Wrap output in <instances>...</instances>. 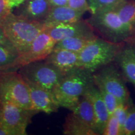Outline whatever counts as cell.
Returning <instances> with one entry per match:
<instances>
[{
  "mask_svg": "<svg viewBox=\"0 0 135 135\" xmlns=\"http://www.w3.org/2000/svg\"><path fill=\"white\" fill-rule=\"evenodd\" d=\"M94 84L93 73L77 66L64 74L52 94L60 107L70 110Z\"/></svg>",
  "mask_w": 135,
  "mask_h": 135,
  "instance_id": "obj_1",
  "label": "cell"
},
{
  "mask_svg": "<svg viewBox=\"0 0 135 135\" xmlns=\"http://www.w3.org/2000/svg\"><path fill=\"white\" fill-rule=\"evenodd\" d=\"M0 27L19 53L26 50L36 37L45 29L43 23L31 21L12 12L0 23Z\"/></svg>",
  "mask_w": 135,
  "mask_h": 135,
  "instance_id": "obj_2",
  "label": "cell"
},
{
  "mask_svg": "<svg viewBox=\"0 0 135 135\" xmlns=\"http://www.w3.org/2000/svg\"><path fill=\"white\" fill-rule=\"evenodd\" d=\"M104 40L121 43L131 36L133 30L124 24L114 8H104L92 13L86 21Z\"/></svg>",
  "mask_w": 135,
  "mask_h": 135,
  "instance_id": "obj_3",
  "label": "cell"
},
{
  "mask_svg": "<svg viewBox=\"0 0 135 135\" xmlns=\"http://www.w3.org/2000/svg\"><path fill=\"white\" fill-rule=\"evenodd\" d=\"M121 48L120 43L96 37L78 53V66L94 73L115 60Z\"/></svg>",
  "mask_w": 135,
  "mask_h": 135,
  "instance_id": "obj_4",
  "label": "cell"
},
{
  "mask_svg": "<svg viewBox=\"0 0 135 135\" xmlns=\"http://www.w3.org/2000/svg\"><path fill=\"white\" fill-rule=\"evenodd\" d=\"M0 102H9L33 109L28 86L18 72L0 71Z\"/></svg>",
  "mask_w": 135,
  "mask_h": 135,
  "instance_id": "obj_5",
  "label": "cell"
},
{
  "mask_svg": "<svg viewBox=\"0 0 135 135\" xmlns=\"http://www.w3.org/2000/svg\"><path fill=\"white\" fill-rule=\"evenodd\" d=\"M18 73L24 80L38 84L51 93L65 74L44 60L21 66Z\"/></svg>",
  "mask_w": 135,
  "mask_h": 135,
  "instance_id": "obj_6",
  "label": "cell"
},
{
  "mask_svg": "<svg viewBox=\"0 0 135 135\" xmlns=\"http://www.w3.org/2000/svg\"><path fill=\"white\" fill-rule=\"evenodd\" d=\"M38 111L20 107L9 102H0V124L10 135L26 134V128Z\"/></svg>",
  "mask_w": 135,
  "mask_h": 135,
  "instance_id": "obj_7",
  "label": "cell"
},
{
  "mask_svg": "<svg viewBox=\"0 0 135 135\" xmlns=\"http://www.w3.org/2000/svg\"><path fill=\"white\" fill-rule=\"evenodd\" d=\"M94 84L104 88L114 95L119 103H130L129 93L117 69L113 65H106L94 75Z\"/></svg>",
  "mask_w": 135,
  "mask_h": 135,
  "instance_id": "obj_8",
  "label": "cell"
},
{
  "mask_svg": "<svg viewBox=\"0 0 135 135\" xmlns=\"http://www.w3.org/2000/svg\"><path fill=\"white\" fill-rule=\"evenodd\" d=\"M56 42L46 30H44L36 37L24 51L19 53L14 68H20L31 62L43 60L53 50Z\"/></svg>",
  "mask_w": 135,
  "mask_h": 135,
  "instance_id": "obj_9",
  "label": "cell"
},
{
  "mask_svg": "<svg viewBox=\"0 0 135 135\" xmlns=\"http://www.w3.org/2000/svg\"><path fill=\"white\" fill-rule=\"evenodd\" d=\"M45 30L55 42L71 37L94 35L92 27L86 21L81 20L73 23L45 27Z\"/></svg>",
  "mask_w": 135,
  "mask_h": 135,
  "instance_id": "obj_10",
  "label": "cell"
},
{
  "mask_svg": "<svg viewBox=\"0 0 135 135\" xmlns=\"http://www.w3.org/2000/svg\"><path fill=\"white\" fill-rule=\"evenodd\" d=\"M29 89L30 99L33 108L38 112L51 114L57 112L60 106L56 101L53 94L43 88L28 81L24 80Z\"/></svg>",
  "mask_w": 135,
  "mask_h": 135,
  "instance_id": "obj_11",
  "label": "cell"
},
{
  "mask_svg": "<svg viewBox=\"0 0 135 135\" xmlns=\"http://www.w3.org/2000/svg\"><path fill=\"white\" fill-rule=\"evenodd\" d=\"M83 96L86 97L91 103L95 116V133L97 134H103L109 114L104 104L102 97L95 84L92 85L86 91Z\"/></svg>",
  "mask_w": 135,
  "mask_h": 135,
  "instance_id": "obj_12",
  "label": "cell"
},
{
  "mask_svg": "<svg viewBox=\"0 0 135 135\" xmlns=\"http://www.w3.org/2000/svg\"><path fill=\"white\" fill-rule=\"evenodd\" d=\"M51 7L48 0H27L16 8L15 14L43 23Z\"/></svg>",
  "mask_w": 135,
  "mask_h": 135,
  "instance_id": "obj_13",
  "label": "cell"
},
{
  "mask_svg": "<svg viewBox=\"0 0 135 135\" xmlns=\"http://www.w3.org/2000/svg\"><path fill=\"white\" fill-rule=\"evenodd\" d=\"M84 13L72 9L68 6H52L43 22L45 27L70 23L81 20Z\"/></svg>",
  "mask_w": 135,
  "mask_h": 135,
  "instance_id": "obj_14",
  "label": "cell"
},
{
  "mask_svg": "<svg viewBox=\"0 0 135 135\" xmlns=\"http://www.w3.org/2000/svg\"><path fill=\"white\" fill-rule=\"evenodd\" d=\"M78 53L76 52L63 49H53L44 60L65 73L68 71L78 66Z\"/></svg>",
  "mask_w": 135,
  "mask_h": 135,
  "instance_id": "obj_15",
  "label": "cell"
},
{
  "mask_svg": "<svg viewBox=\"0 0 135 135\" xmlns=\"http://www.w3.org/2000/svg\"><path fill=\"white\" fill-rule=\"evenodd\" d=\"M115 60L125 78L135 87V47L129 45L121 48Z\"/></svg>",
  "mask_w": 135,
  "mask_h": 135,
  "instance_id": "obj_16",
  "label": "cell"
},
{
  "mask_svg": "<svg viewBox=\"0 0 135 135\" xmlns=\"http://www.w3.org/2000/svg\"><path fill=\"white\" fill-rule=\"evenodd\" d=\"M70 110L73 113L87 124L95 133L96 121L93 108L91 103L86 97L84 96L81 97L77 103Z\"/></svg>",
  "mask_w": 135,
  "mask_h": 135,
  "instance_id": "obj_17",
  "label": "cell"
},
{
  "mask_svg": "<svg viewBox=\"0 0 135 135\" xmlns=\"http://www.w3.org/2000/svg\"><path fill=\"white\" fill-rule=\"evenodd\" d=\"M66 135H96L94 131L75 114H69L63 125Z\"/></svg>",
  "mask_w": 135,
  "mask_h": 135,
  "instance_id": "obj_18",
  "label": "cell"
},
{
  "mask_svg": "<svg viewBox=\"0 0 135 135\" xmlns=\"http://www.w3.org/2000/svg\"><path fill=\"white\" fill-rule=\"evenodd\" d=\"M94 36L66 38L56 42L54 49H63L79 53L89 43L96 38Z\"/></svg>",
  "mask_w": 135,
  "mask_h": 135,
  "instance_id": "obj_19",
  "label": "cell"
},
{
  "mask_svg": "<svg viewBox=\"0 0 135 135\" xmlns=\"http://www.w3.org/2000/svg\"><path fill=\"white\" fill-rule=\"evenodd\" d=\"M19 56V51L12 44L0 43V71L11 70Z\"/></svg>",
  "mask_w": 135,
  "mask_h": 135,
  "instance_id": "obj_20",
  "label": "cell"
},
{
  "mask_svg": "<svg viewBox=\"0 0 135 135\" xmlns=\"http://www.w3.org/2000/svg\"><path fill=\"white\" fill-rule=\"evenodd\" d=\"M114 9L121 21L133 31L135 28V2L124 0Z\"/></svg>",
  "mask_w": 135,
  "mask_h": 135,
  "instance_id": "obj_21",
  "label": "cell"
},
{
  "mask_svg": "<svg viewBox=\"0 0 135 135\" xmlns=\"http://www.w3.org/2000/svg\"><path fill=\"white\" fill-rule=\"evenodd\" d=\"M131 105L130 103H119L113 114L117 118L121 130V135H124V125L127 119L128 113Z\"/></svg>",
  "mask_w": 135,
  "mask_h": 135,
  "instance_id": "obj_22",
  "label": "cell"
},
{
  "mask_svg": "<svg viewBox=\"0 0 135 135\" xmlns=\"http://www.w3.org/2000/svg\"><path fill=\"white\" fill-rule=\"evenodd\" d=\"M97 86L99 89L101 97H102L103 100L104 104H105L106 108H107L109 114H113L116 109V107L120 103L119 102L118 99L114 95H113L110 93L106 91L104 88L99 85H97Z\"/></svg>",
  "mask_w": 135,
  "mask_h": 135,
  "instance_id": "obj_23",
  "label": "cell"
},
{
  "mask_svg": "<svg viewBox=\"0 0 135 135\" xmlns=\"http://www.w3.org/2000/svg\"><path fill=\"white\" fill-rule=\"evenodd\" d=\"M91 13L104 8H114L124 0H87Z\"/></svg>",
  "mask_w": 135,
  "mask_h": 135,
  "instance_id": "obj_24",
  "label": "cell"
},
{
  "mask_svg": "<svg viewBox=\"0 0 135 135\" xmlns=\"http://www.w3.org/2000/svg\"><path fill=\"white\" fill-rule=\"evenodd\" d=\"M103 134L121 135L120 127L117 118L113 114H109Z\"/></svg>",
  "mask_w": 135,
  "mask_h": 135,
  "instance_id": "obj_25",
  "label": "cell"
},
{
  "mask_svg": "<svg viewBox=\"0 0 135 135\" xmlns=\"http://www.w3.org/2000/svg\"><path fill=\"white\" fill-rule=\"evenodd\" d=\"M133 134H135V104L131 106L124 125V135Z\"/></svg>",
  "mask_w": 135,
  "mask_h": 135,
  "instance_id": "obj_26",
  "label": "cell"
},
{
  "mask_svg": "<svg viewBox=\"0 0 135 135\" xmlns=\"http://www.w3.org/2000/svg\"><path fill=\"white\" fill-rule=\"evenodd\" d=\"M68 6L72 9L83 13L90 11L87 0H68Z\"/></svg>",
  "mask_w": 135,
  "mask_h": 135,
  "instance_id": "obj_27",
  "label": "cell"
},
{
  "mask_svg": "<svg viewBox=\"0 0 135 135\" xmlns=\"http://www.w3.org/2000/svg\"><path fill=\"white\" fill-rule=\"evenodd\" d=\"M9 0H0V23L12 12Z\"/></svg>",
  "mask_w": 135,
  "mask_h": 135,
  "instance_id": "obj_28",
  "label": "cell"
},
{
  "mask_svg": "<svg viewBox=\"0 0 135 135\" xmlns=\"http://www.w3.org/2000/svg\"><path fill=\"white\" fill-rule=\"evenodd\" d=\"M51 6H68V0H48Z\"/></svg>",
  "mask_w": 135,
  "mask_h": 135,
  "instance_id": "obj_29",
  "label": "cell"
},
{
  "mask_svg": "<svg viewBox=\"0 0 135 135\" xmlns=\"http://www.w3.org/2000/svg\"><path fill=\"white\" fill-rule=\"evenodd\" d=\"M0 43L3 44H11L10 41L6 38V35L3 31L1 27H0Z\"/></svg>",
  "mask_w": 135,
  "mask_h": 135,
  "instance_id": "obj_30",
  "label": "cell"
},
{
  "mask_svg": "<svg viewBox=\"0 0 135 135\" xmlns=\"http://www.w3.org/2000/svg\"><path fill=\"white\" fill-rule=\"evenodd\" d=\"M10 1V4H11V8H17L21 5V4H23L25 1H27V0H9Z\"/></svg>",
  "mask_w": 135,
  "mask_h": 135,
  "instance_id": "obj_31",
  "label": "cell"
},
{
  "mask_svg": "<svg viewBox=\"0 0 135 135\" xmlns=\"http://www.w3.org/2000/svg\"><path fill=\"white\" fill-rule=\"evenodd\" d=\"M0 135H10L8 131L0 124Z\"/></svg>",
  "mask_w": 135,
  "mask_h": 135,
  "instance_id": "obj_32",
  "label": "cell"
}]
</instances>
